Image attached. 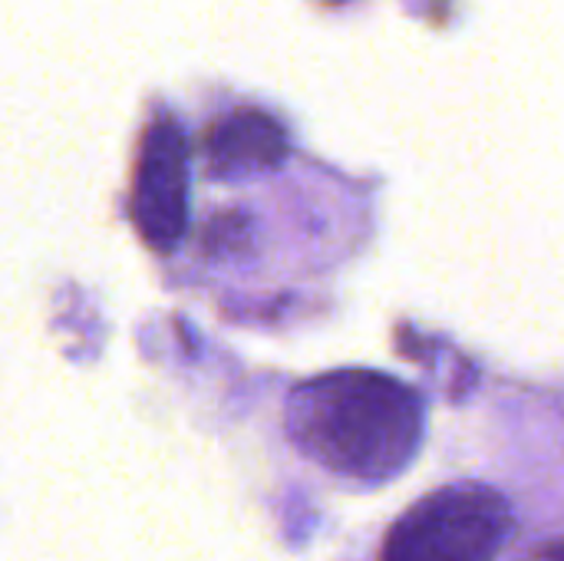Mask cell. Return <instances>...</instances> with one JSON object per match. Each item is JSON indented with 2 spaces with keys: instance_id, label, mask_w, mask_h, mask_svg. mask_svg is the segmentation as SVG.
<instances>
[{
  "instance_id": "cell-1",
  "label": "cell",
  "mask_w": 564,
  "mask_h": 561,
  "mask_svg": "<svg viewBox=\"0 0 564 561\" xmlns=\"http://www.w3.org/2000/svg\"><path fill=\"white\" fill-rule=\"evenodd\" d=\"M288 440L317 466L357 483L406 473L426 436L420 393L380 370H334L297 384L284 407Z\"/></svg>"
},
{
  "instance_id": "cell-2",
  "label": "cell",
  "mask_w": 564,
  "mask_h": 561,
  "mask_svg": "<svg viewBox=\"0 0 564 561\" xmlns=\"http://www.w3.org/2000/svg\"><path fill=\"white\" fill-rule=\"evenodd\" d=\"M509 536V499L492 486L459 483L420 499L390 529L380 561H492Z\"/></svg>"
},
{
  "instance_id": "cell-3",
  "label": "cell",
  "mask_w": 564,
  "mask_h": 561,
  "mask_svg": "<svg viewBox=\"0 0 564 561\" xmlns=\"http://www.w3.org/2000/svg\"><path fill=\"white\" fill-rule=\"evenodd\" d=\"M129 215L139 238L172 255L188 228V139L175 116H155L135 152Z\"/></svg>"
},
{
  "instance_id": "cell-4",
  "label": "cell",
  "mask_w": 564,
  "mask_h": 561,
  "mask_svg": "<svg viewBox=\"0 0 564 561\" xmlns=\"http://www.w3.org/2000/svg\"><path fill=\"white\" fill-rule=\"evenodd\" d=\"M208 172L215 179H248L271 172L288 155L284 126L264 109H235L205 132Z\"/></svg>"
},
{
  "instance_id": "cell-5",
  "label": "cell",
  "mask_w": 564,
  "mask_h": 561,
  "mask_svg": "<svg viewBox=\"0 0 564 561\" xmlns=\"http://www.w3.org/2000/svg\"><path fill=\"white\" fill-rule=\"evenodd\" d=\"M545 555H549V561H564V542L549 546V549H545Z\"/></svg>"
}]
</instances>
